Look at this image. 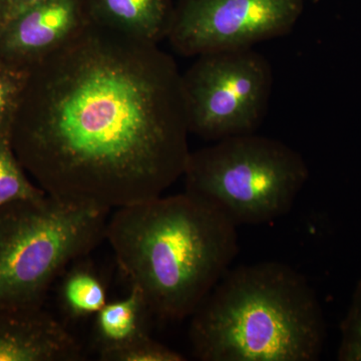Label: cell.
Returning a JSON list of instances; mask_svg holds the SVG:
<instances>
[{"instance_id": "obj_3", "label": "cell", "mask_w": 361, "mask_h": 361, "mask_svg": "<svg viewBox=\"0 0 361 361\" xmlns=\"http://www.w3.org/2000/svg\"><path fill=\"white\" fill-rule=\"evenodd\" d=\"M189 337L201 361H314L324 318L306 278L268 261L228 271L191 315Z\"/></svg>"}, {"instance_id": "obj_5", "label": "cell", "mask_w": 361, "mask_h": 361, "mask_svg": "<svg viewBox=\"0 0 361 361\" xmlns=\"http://www.w3.org/2000/svg\"><path fill=\"white\" fill-rule=\"evenodd\" d=\"M110 211L52 198L0 208V303H44L56 278L104 239Z\"/></svg>"}, {"instance_id": "obj_17", "label": "cell", "mask_w": 361, "mask_h": 361, "mask_svg": "<svg viewBox=\"0 0 361 361\" xmlns=\"http://www.w3.org/2000/svg\"><path fill=\"white\" fill-rule=\"evenodd\" d=\"M44 1H45V0H8V9H7L6 25L9 20H13L14 16L23 13L25 9L30 8V7Z\"/></svg>"}, {"instance_id": "obj_18", "label": "cell", "mask_w": 361, "mask_h": 361, "mask_svg": "<svg viewBox=\"0 0 361 361\" xmlns=\"http://www.w3.org/2000/svg\"><path fill=\"white\" fill-rule=\"evenodd\" d=\"M7 9H8V0H0V32L6 25Z\"/></svg>"}, {"instance_id": "obj_12", "label": "cell", "mask_w": 361, "mask_h": 361, "mask_svg": "<svg viewBox=\"0 0 361 361\" xmlns=\"http://www.w3.org/2000/svg\"><path fill=\"white\" fill-rule=\"evenodd\" d=\"M106 302V284L92 266L77 264L66 271L59 287V303L70 319L94 316Z\"/></svg>"}, {"instance_id": "obj_2", "label": "cell", "mask_w": 361, "mask_h": 361, "mask_svg": "<svg viewBox=\"0 0 361 361\" xmlns=\"http://www.w3.org/2000/svg\"><path fill=\"white\" fill-rule=\"evenodd\" d=\"M104 239L130 286L165 320L191 317L239 251L237 226L187 192L116 209Z\"/></svg>"}, {"instance_id": "obj_9", "label": "cell", "mask_w": 361, "mask_h": 361, "mask_svg": "<svg viewBox=\"0 0 361 361\" xmlns=\"http://www.w3.org/2000/svg\"><path fill=\"white\" fill-rule=\"evenodd\" d=\"M77 337L44 303H0V361H78Z\"/></svg>"}, {"instance_id": "obj_1", "label": "cell", "mask_w": 361, "mask_h": 361, "mask_svg": "<svg viewBox=\"0 0 361 361\" xmlns=\"http://www.w3.org/2000/svg\"><path fill=\"white\" fill-rule=\"evenodd\" d=\"M189 135L174 59L89 21L28 70L11 142L45 194L111 212L182 178Z\"/></svg>"}, {"instance_id": "obj_7", "label": "cell", "mask_w": 361, "mask_h": 361, "mask_svg": "<svg viewBox=\"0 0 361 361\" xmlns=\"http://www.w3.org/2000/svg\"><path fill=\"white\" fill-rule=\"evenodd\" d=\"M303 11L304 0H178L166 39L196 58L253 49L288 35Z\"/></svg>"}, {"instance_id": "obj_13", "label": "cell", "mask_w": 361, "mask_h": 361, "mask_svg": "<svg viewBox=\"0 0 361 361\" xmlns=\"http://www.w3.org/2000/svg\"><path fill=\"white\" fill-rule=\"evenodd\" d=\"M44 195L16 158L11 135L0 137V208L11 202L39 198Z\"/></svg>"}, {"instance_id": "obj_16", "label": "cell", "mask_w": 361, "mask_h": 361, "mask_svg": "<svg viewBox=\"0 0 361 361\" xmlns=\"http://www.w3.org/2000/svg\"><path fill=\"white\" fill-rule=\"evenodd\" d=\"M338 360L361 361V280L356 285L350 307L341 323Z\"/></svg>"}, {"instance_id": "obj_6", "label": "cell", "mask_w": 361, "mask_h": 361, "mask_svg": "<svg viewBox=\"0 0 361 361\" xmlns=\"http://www.w3.org/2000/svg\"><path fill=\"white\" fill-rule=\"evenodd\" d=\"M274 77L253 49L197 56L182 73L190 134L206 141L254 134L267 115Z\"/></svg>"}, {"instance_id": "obj_11", "label": "cell", "mask_w": 361, "mask_h": 361, "mask_svg": "<svg viewBox=\"0 0 361 361\" xmlns=\"http://www.w3.org/2000/svg\"><path fill=\"white\" fill-rule=\"evenodd\" d=\"M153 315L142 292L130 286L122 299L108 301L94 315V341L97 351L116 348L135 337L149 334V317Z\"/></svg>"}, {"instance_id": "obj_14", "label": "cell", "mask_w": 361, "mask_h": 361, "mask_svg": "<svg viewBox=\"0 0 361 361\" xmlns=\"http://www.w3.org/2000/svg\"><path fill=\"white\" fill-rule=\"evenodd\" d=\"M104 361H183L184 356L160 342L154 341L149 334L135 337L116 348L99 351Z\"/></svg>"}, {"instance_id": "obj_10", "label": "cell", "mask_w": 361, "mask_h": 361, "mask_svg": "<svg viewBox=\"0 0 361 361\" xmlns=\"http://www.w3.org/2000/svg\"><path fill=\"white\" fill-rule=\"evenodd\" d=\"M90 23L159 44L167 37L172 0H85Z\"/></svg>"}, {"instance_id": "obj_15", "label": "cell", "mask_w": 361, "mask_h": 361, "mask_svg": "<svg viewBox=\"0 0 361 361\" xmlns=\"http://www.w3.org/2000/svg\"><path fill=\"white\" fill-rule=\"evenodd\" d=\"M27 77L28 71L0 61V137L11 135Z\"/></svg>"}, {"instance_id": "obj_8", "label": "cell", "mask_w": 361, "mask_h": 361, "mask_svg": "<svg viewBox=\"0 0 361 361\" xmlns=\"http://www.w3.org/2000/svg\"><path fill=\"white\" fill-rule=\"evenodd\" d=\"M85 0H45L14 16L0 32V61L28 71L89 23Z\"/></svg>"}, {"instance_id": "obj_4", "label": "cell", "mask_w": 361, "mask_h": 361, "mask_svg": "<svg viewBox=\"0 0 361 361\" xmlns=\"http://www.w3.org/2000/svg\"><path fill=\"white\" fill-rule=\"evenodd\" d=\"M310 177L302 156L285 142L254 134L190 152L185 192L233 224H265L291 210Z\"/></svg>"}]
</instances>
